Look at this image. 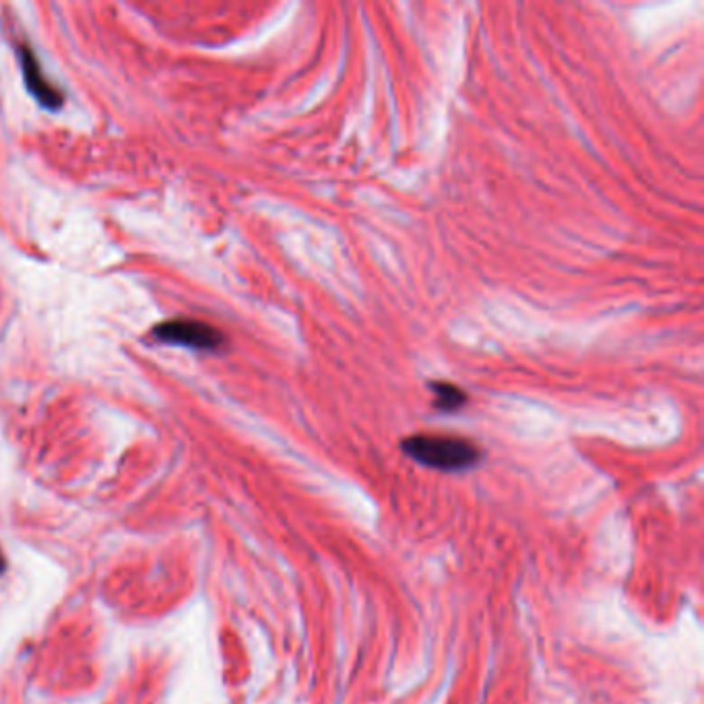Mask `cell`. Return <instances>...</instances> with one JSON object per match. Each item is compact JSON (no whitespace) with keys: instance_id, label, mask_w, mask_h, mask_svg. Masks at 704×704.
Returning <instances> with one entry per match:
<instances>
[{"instance_id":"1","label":"cell","mask_w":704,"mask_h":704,"mask_svg":"<svg viewBox=\"0 0 704 704\" xmlns=\"http://www.w3.org/2000/svg\"><path fill=\"white\" fill-rule=\"evenodd\" d=\"M407 457L423 467L438 471H465L476 467L481 450L476 442L461 436L413 434L401 444Z\"/></svg>"},{"instance_id":"2","label":"cell","mask_w":704,"mask_h":704,"mask_svg":"<svg viewBox=\"0 0 704 704\" xmlns=\"http://www.w3.org/2000/svg\"><path fill=\"white\" fill-rule=\"evenodd\" d=\"M151 335L162 343L184 345V347L199 351H218L226 345V337L219 329L195 319L165 320L162 325L153 327Z\"/></svg>"},{"instance_id":"3","label":"cell","mask_w":704,"mask_h":704,"mask_svg":"<svg viewBox=\"0 0 704 704\" xmlns=\"http://www.w3.org/2000/svg\"><path fill=\"white\" fill-rule=\"evenodd\" d=\"M19 60L21 70H23L25 88L35 97V102L48 107V110H60L64 104L62 91L54 88V83L44 75V69H42L38 56H35L30 46L19 48Z\"/></svg>"},{"instance_id":"4","label":"cell","mask_w":704,"mask_h":704,"mask_svg":"<svg viewBox=\"0 0 704 704\" xmlns=\"http://www.w3.org/2000/svg\"><path fill=\"white\" fill-rule=\"evenodd\" d=\"M430 389L434 393V407L438 412H459V409L467 405L469 394H467L461 386L447 383V380H434L430 384Z\"/></svg>"},{"instance_id":"5","label":"cell","mask_w":704,"mask_h":704,"mask_svg":"<svg viewBox=\"0 0 704 704\" xmlns=\"http://www.w3.org/2000/svg\"><path fill=\"white\" fill-rule=\"evenodd\" d=\"M5 570V558H3V551H0V574H3Z\"/></svg>"}]
</instances>
